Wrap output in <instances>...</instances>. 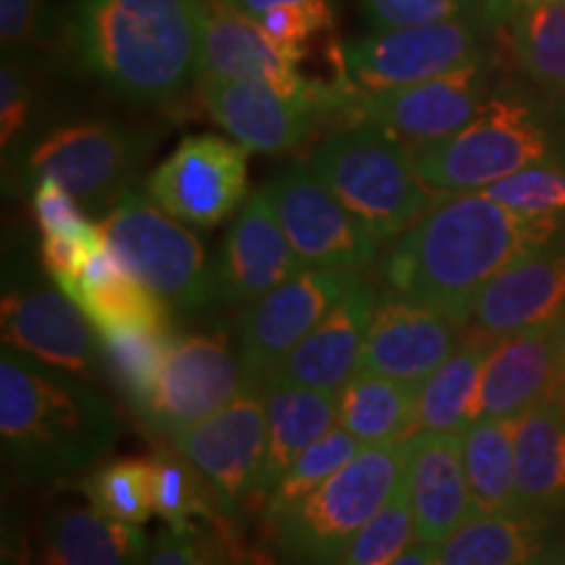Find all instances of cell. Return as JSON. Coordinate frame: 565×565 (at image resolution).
Segmentation results:
<instances>
[{"instance_id":"2","label":"cell","mask_w":565,"mask_h":565,"mask_svg":"<svg viewBox=\"0 0 565 565\" xmlns=\"http://www.w3.org/2000/svg\"><path fill=\"white\" fill-rule=\"evenodd\" d=\"M68 40L118 97L166 105L200 79L202 0H74Z\"/></svg>"},{"instance_id":"1","label":"cell","mask_w":565,"mask_h":565,"mask_svg":"<svg viewBox=\"0 0 565 565\" xmlns=\"http://www.w3.org/2000/svg\"><path fill=\"white\" fill-rule=\"evenodd\" d=\"M565 231V217H534L482 192L445 194L412 228L387 242L377 278L398 299L469 324L482 286Z\"/></svg>"},{"instance_id":"13","label":"cell","mask_w":565,"mask_h":565,"mask_svg":"<svg viewBox=\"0 0 565 565\" xmlns=\"http://www.w3.org/2000/svg\"><path fill=\"white\" fill-rule=\"evenodd\" d=\"M145 192L192 228H215L249 200V150L221 134H192L147 175Z\"/></svg>"},{"instance_id":"54","label":"cell","mask_w":565,"mask_h":565,"mask_svg":"<svg viewBox=\"0 0 565 565\" xmlns=\"http://www.w3.org/2000/svg\"><path fill=\"white\" fill-rule=\"evenodd\" d=\"M563 100H565V95H563Z\"/></svg>"},{"instance_id":"52","label":"cell","mask_w":565,"mask_h":565,"mask_svg":"<svg viewBox=\"0 0 565 565\" xmlns=\"http://www.w3.org/2000/svg\"><path fill=\"white\" fill-rule=\"evenodd\" d=\"M557 395H561V401L565 404V387H561V393H557Z\"/></svg>"},{"instance_id":"14","label":"cell","mask_w":565,"mask_h":565,"mask_svg":"<svg viewBox=\"0 0 565 565\" xmlns=\"http://www.w3.org/2000/svg\"><path fill=\"white\" fill-rule=\"evenodd\" d=\"M303 58L275 42L257 21L228 0H202L200 79L196 82H267L288 95L333 100L349 110L353 89L345 82L320 84L301 74Z\"/></svg>"},{"instance_id":"34","label":"cell","mask_w":565,"mask_h":565,"mask_svg":"<svg viewBox=\"0 0 565 565\" xmlns=\"http://www.w3.org/2000/svg\"><path fill=\"white\" fill-rule=\"evenodd\" d=\"M519 66L547 95H565V0L534 6L508 21Z\"/></svg>"},{"instance_id":"6","label":"cell","mask_w":565,"mask_h":565,"mask_svg":"<svg viewBox=\"0 0 565 565\" xmlns=\"http://www.w3.org/2000/svg\"><path fill=\"white\" fill-rule=\"evenodd\" d=\"M412 152L422 181L437 194L482 192L515 171L557 160L547 121L519 95H490L463 129Z\"/></svg>"},{"instance_id":"29","label":"cell","mask_w":565,"mask_h":565,"mask_svg":"<svg viewBox=\"0 0 565 565\" xmlns=\"http://www.w3.org/2000/svg\"><path fill=\"white\" fill-rule=\"evenodd\" d=\"M550 519L508 508L479 511L440 545V565H524L547 550Z\"/></svg>"},{"instance_id":"5","label":"cell","mask_w":565,"mask_h":565,"mask_svg":"<svg viewBox=\"0 0 565 565\" xmlns=\"http://www.w3.org/2000/svg\"><path fill=\"white\" fill-rule=\"evenodd\" d=\"M412 440V437H408ZM408 440L362 448L333 479L270 524L282 565H338L353 536L374 519L404 479Z\"/></svg>"},{"instance_id":"10","label":"cell","mask_w":565,"mask_h":565,"mask_svg":"<svg viewBox=\"0 0 565 565\" xmlns=\"http://www.w3.org/2000/svg\"><path fill=\"white\" fill-rule=\"evenodd\" d=\"M482 34L475 19L372 30L341 47V82L372 95L408 87L454 71L482 55Z\"/></svg>"},{"instance_id":"44","label":"cell","mask_w":565,"mask_h":565,"mask_svg":"<svg viewBox=\"0 0 565 565\" xmlns=\"http://www.w3.org/2000/svg\"><path fill=\"white\" fill-rule=\"evenodd\" d=\"M47 0H0V42L6 53L34 45L45 21Z\"/></svg>"},{"instance_id":"7","label":"cell","mask_w":565,"mask_h":565,"mask_svg":"<svg viewBox=\"0 0 565 565\" xmlns=\"http://www.w3.org/2000/svg\"><path fill=\"white\" fill-rule=\"evenodd\" d=\"M100 228L126 270L175 312H202L217 301L215 265L192 225L168 215L147 192L126 189Z\"/></svg>"},{"instance_id":"27","label":"cell","mask_w":565,"mask_h":565,"mask_svg":"<svg viewBox=\"0 0 565 565\" xmlns=\"http://www.w3.org/2000/svg\"><path fill=\"white\" fill-rule=\"evenodd\" d=\"M267 414V445L263 477H259L254 500H267L280 477L303 450L338 424L335 393L309 391L265 380L263 383Z\"/></svg>"},{"instance_id":"21","label":"cell","mask_w":565,"mask_h":565,"mask_svg":"<svg viewBox=\"0 0 565 565\" xmlns=\"http://www.w3.org/2000/svg\"><path fill=\"white\" fill-rule=\"evenodd\" d=\"M463 322L385 294L374 307L362 370L419 387L461 345Z\"/></svg>"},{"instance_id":"41","label":"cell","mask_w":565,"mask_h":565,"mask_svg":"<svg viewBox=\"0 0 565 565\" xmlns=\"http://www.w3.org/2000/svg\"><path fill=\"white\" fill-rule=\"evenodd\" d=\"M26 189H30L32 215L40 236H84L100 228V223L89 221L87 207L55 179L42 175Z\"/></svg>"},{"instance_id":"45","label":"cell","mask_w":565,"mask_h":565,"mask_svg":"<svg viewBox=\"0 0 565 565\" xmlns=\"http://www.w3.org/2000/svg\"><path fill=\"white\" fill-rule=\"evenodd\" d=\"M141 565H221L196 542L194 532L168 529L158 534Z\"/></svg>"},{"instance_id":"3","label":"cell","mask_w":565,"mask_h":565,"mask_svg":"<svg viewBox=\"0 0 565 565\" xmlns=\"http://www.w3.org/2000/svg\"><path fill=\"white\" fill-rule=\"evenodd\" d=\"M113 406L76 374L11 345L0 351V443L30 482H55L97 463L116 445Z\"/></svg>"},{"instance_id":"32","label":"cell","mask_w":565,"mask_h":565,"mask_svg":"<svg viewBox=\"0 0 565 565\" xmlns=\"http://www.w3.org/2000/svg\"><path fill=\"white\" fill-rule=\"evenodd\" d=\"M515 429L519 419L482 416L461 433L463 469L477 511L515 508Z\"/></svg>"},{"instance_id":"15","label":"cell","mask_w":565,"mask_h":565,"mask_svg":"<svg viewBox=\"0 0 565 565\" xmlns=\"http://www.w3.org/2000/svg\"><path fill=\"white\" fill-rule=\"evenodd\" d=\"M490 100V63L484 53L454 71L408 87L353 92L349 113L353 121L380 126L412 150L448 139L463 129Z\"/></svg>"},{"instance_id":"50","label":"cell","mask_w":565,"mask_h":565,"mask_svg":"<svg viewBox=\"0 0 565 565\" xmlns=\"http://www.w3.org/2000/svg\"><path fill=\"white\" fill-rule=\"evenodd\" d=\"M540 565H565V540L547 545V550L540 557Z\"/></svg>"},{"instance_id":"19","label":"cell","mask_w":565,"mask_h":565,"mask_svg":"<svg viewBox=\"0 0 565 565\" xmlns=\"http://www.w3.org/2000/svg\"><path fill=\"white\" fill-rule=\"evenodd\" d=\"M563 309L565 231L487 280L471 303L469 324L479 335L498 341L555 322Z\"/></svg>"},{"instance_id":"42","label":"cell","mask_w":565,"mask_h":565,"mask_svg":"<svg viewBox=\"0 0 565 565\" xmlns=\"http://www.w3.org/2000/svg\"><path fill=\"white\" fill-rule=\"evenodd\" d=\"M34 116L32 74L17 58H3L0 66V147L9 158L21 150Z\"/></svg>"},{"instance_id":"46","label":"cell","mask_w":565,"mask_h":565,"mask_svg":"<svg viewBox=\"0 0 565 565\" xmlns=\"http://www.w3.org/2000/svg\"><path fill=\"white\" fill-rule=\"evenodd\" d=\"M542 3H553V0H484L479 19H482L484 24L505 26L508 21L519 17L521 11L534 9V6H542Z\"/></svg>"},{"instance_id":"43","label":"cell","mask_w":565,"mask_h":565,"mask_svg":"<svg viewBox=\"0 0 565 565\" xmlns=\"http://www.w3.org/2000/svg\"><path fill=\"white\" fill-rule=\"evenodd\" d=\"M105 242L103 228L84 233V236H42L40 242V263L45 275L66 288L79 278L92 254L100 249Z\"/></svg>"},{"instance_id":"37","label":"cell","mask_w":565,"mask_h":565,"mask_svg":"<svg viewBox=\"0 0 565 565\" xmlns=\"http://www.w3.org/2000/svg\"><path fill=\"white\" fill-rule=\"evenodd\" d=\"M82 492L89 505L126 524L141 526L154 515L147 458H116L97 466L82 482Z\"/></svg>"},{"instance_id":"35","label":"cell","mask_w":565,"mask_h":565,"mask_svg":"<svg viewBox=\"0 0 565 565\" xmlns=\"http://www.w3.org/2000/svg\"><path fill=\"white\" fill-rule=\"evenodd\" d=\"M100 335L108 374L139 416L150 404L154 385H158L162 362H166L173 341V330L118 328L105 330Z\"/></svg>"},{"instance_id":"36","label":"cell","mask_w":565,"mask_h":565,"mask_svg":"<svg viewBox=\"0 0 565 565\" xmlns=\"http://www.w3.org/2000/svg\"><path fill=\"white\" fill-rule=\"evenodd\" d=\"M362 448L364 445L359 443L356 437L335 424L328 435L315 440L299 458H296L291 469L280 477L275 490L267 494V521L278 519V515L286 513L288 508H294L296 503H301L303 498H309L315 490H320V487L328 482V479H333Z\"/></svg>"},{"instance_id":"22","label":"cell","mask_w":565,"mask_h":565,"mask_svg":"<svg viewBox=\"0 0 565 565\" xmlns=\"http://www.w3.org/2000/svg\"><path fill=\"white\" fill-rule=\"evenodd\" d=\"M377 307L374 288L359 275L351 291L322 317V322L296 343L265 380L309 387V391L338 393L362 370L366 333Z\"/></svg>"},{"instance_id":"18","label":"cell","mask_w":565,"mask_h":565,"mask_svg":"<svg viewBox=\"0 0 565 565\" xmlns=\"http://www.w3.org/2000/svg\"><path fill=\"white\" fill-rule=\"evenodd\" d=\"M204 110L225 137L259 154H282L307 145L333 100L288 95L267 82H202Z\"/></svg>"},{"instance_id":"11","label":"cell","mask_w":565,"mask_h":565,"mask_svg":"<svg viewBox=\"0 0 565 565\" xmlns=\"http://www.w3.org/2000/svg\"><path fill=\"white\" fill-rule=\"evenodd\" d=\"M249 385L242 353L223 333H173L158 385L139 419L171 440L233 404Z\"/></svg>"},{"instance_id":"49","label":"cell","mask_w":565,"mask_h":565,"mask_svg":"<svg viewBox=\"0 0 565 565\" xmlns=\"http://www.w3.org/2000/svg\"><path fill=\"white\" fill-rule=\"evenodd\" d=\"M555 345H557V370H561V387H565V309L555 320Z\"/></svg>"},{"instance_id":"17","label":"cell","mask_w":565,"mask_h":565,"mask_svg":"<svg viewBox=\"0 0 565 565\" xmlns=\"http://www.w3.org/2000/svg\"><path fill=\"white\" fill-rule=\"evenodd\" d=\"M359 273L301 267L263 299L244 307L238 353L252 383L263 385L282 356L301 343L322 317L351 291Z\"/></svg>"},{"instance_id":"39","label":"cell","mask_w":565,"mask_h":565,"mask_svg":"<svg viewBox=\"0 0 565 565\" xmlns=\"http://www.w3.org/2000/svg\"><path fill=\"white\" fill-rule=\"evenodd\" d=\"M490 200L534 217H565V168L561 162H536L482 189Z\"/></svg>"},{"instance_id":"8","label":"cell","mask_w":565,"mask_h":565,"mask_svg":"<svg viewBox=\"0 0 565 565\" xmlns=\"http://www.w3.org/2000/svg\"><path fill=\"white\" fill-rule=\"evenodd\" d=\"M154 147V134L113 121H74L55 126L21 147L17 160L21 181L55 179L87 212H108Z\"/></svg>"},{"instance_id":"4","label":"cell","mask_w":565,"mask_h":565,"mask_svg":"<svg viewBox=\"0 0 565 565\" xmlns=\"http://www.w3.org/2000/svg\"><path fill=\"white\" fill-rule=\"evenodd\" d=\"M307 162L380 244L412 228L445 196L422 181L412 147L364 121L324 137Z\"/></svg>"},{"instance_id":"9","label":"cell","mask_w":565,"mask_h":565,"mask_svg":"<svg viewBox=\"0 0 565 565\" xmlns=\"http://www.w3.org/2000/svg\"><path fill=\"white\" fill-rule=\"evenodd\" d=\"M0 328L3 343L26 356L76 377L108 374L100 330L51 275L6 273Z\"/></svg>"},{"instance_id":"38","label":"cell","mask_w":565,"mask_h":565,"mask_svg":"<svg viewBox=\"0 0 565 565\" xmlns=\"http://www.w3.org/2000/svg\"><path fill=\"white\" fill-rule=\"evenodd\" d=\"M412 542H416V529L404 471V479L395 487L391 500L353 536L351 547L338 565H393Z\"/></svg>"},{"instance_id":"23","label":"cell","mask_w":565,"mask_h":565,"mask_svg":"<svg viewBox=\"0 0 565 565\" xmlns=\"http://www.w3.org/2000/svg\"><path fill=\"white\" fill-rule=\"evenodd\" d=\"M406 484L416 542L443 545L466 519L479 513L463 469L461 433H416L408 440Z\"/></svg>"},{"instance_id":"48","label":"cell","mask_w":565,"mask_h":565,"mask_svg":"<svg viewBox=\"0 0 565 565\" xmlns=\"http://www.w3.org/2000/svg\"><path fill=\"white\" fill-rule=\"evenodd\" d=\"M393 565H440V545H429V542H414L401 553Z\"/></svg>"},{"instance_id":"24","label":"cell","mask_w":565,"mask_h":565,"mask_svg":"<svg viewBox=\"0 0 565 565\" xmlns=\"http://www.w3.org/2000/svg\"><path fill=\"white\" fill-rule=\"evenodd\" d=\"M561 393L555 322L498 338L492 343L479 385L477 419H519L529 408Z\"/></svg>"},{"instance_id":"12","label":"cell","mask_w":565,"mask_h":565,"mask_svg":"<svg viewBox=\"0 0 565 565\" xmlns=\"http://www.w3.org/2000/svg\"><path fill=\"white\" fill-rule=\"evenodd\" d=\"M275 215L303 267L362 273L377 265L380 244L309 162H294L265 186Z\"/></svg>"},{"instance_id":"31","label":"cell","mask_w":565,"mask_h":565,"mask_svg":"<svg viewBox=\"0 0 565 565\" xmlns=\"http://www.w3.org/2000/svg\"><path fill=\"white\" fill-rule=\"evenodd\" d=\"M419 387L359 370L335 393L338 427L356 437L364 448L414 437V412Z\"/></svg>"},{"instance_id":"53","label":"cell","mask_w":565,"mask_h":565,"mask_svg":"<svg viewBox=\"0 0 565 565\" xmlns=\"http://www.w3.org/2000/svg\"><path fill=\"white\" fill-rule=\"evenodd\" d=\"M242 565H263V563H254V561H246V563H242Z\"/></svg>"},{"instance_id":"40","label":"cell","mask_w":565,"mask_h":565,"mask_svg":"<svg viewBox=\"0 0 565 565\" xmlns=\"http://www.w3.org/2000/svg\"><path fill=\"white\" fill-rule=\"evenodd\" d=\"M484 0H359L372 30L437 24L482 13Z\"/></svg>"},{"instance_id":"51","label":"cell","mask_w":565,"mask_h":565,"mask_svg":"<svg viewBox=\"0 0 565 565\" xmlns=\"http://www.w3.org/2000/svg\"><path fill=\"white\" fill-rule=\"evenodd\" d=\"M542 557V555H540ZM540 557H534V561H529V563H524V565H540Z\"/></svg>"},{"instance_id":"26","label":"cell","mask_w":565,"mask_h":565,"mask_svg":"<svg viewBox=\"0 0 565 565\" xmlns=\"http://www.w3.org/2000/svg\"><path fill=\"white\" fill-rule=\"evenodd\" d=\"M515 508L550 521L565 513V404L561 395L519 416Z\"/></svg>"},{"instance_id":"30","label":"cell","mask_w":565,"mask_h":565,"mask_svg":"<svg viewBox=\"0 0 565 565\" xmlns=\"http://www.w3.org/2000/svg\"><path fill=\"white\" fill-rule=\"evenodd\" d=\"M492 338L475 335L463 341L416 393V433H463L477 419L479 385Z\"/></svg>"},{"instance_id":"20","label":"cell","mask_w":565,"mask_h":565,"mask_svg":"<svg viewBox=\"0 0 565 565\" xmlns=\"http://www.w3.org/2000/svg\"><path fill=\"white\" fill-rule=\"evenodd\" d=\"M286 231L275 215L265 189L249 194L242 212L225 233L215 263L217 301L228 307H249L282 280L301 270Z\"/></svg>"},{"instance_id":"33","label":"cell","mask_w":565,"mask_h":565,"mask_svg":"<svg viewBox=\"0 0 565 565\" xmlns=\"http://www.w3.org/2000/svg\"><path fill=\"white\" fill-rule=\"evenodd\" d=\"M147 463H150L152 511L166 521L168 529L194 532L196 521L210 519L212 511H221L202 471L173 445L154 450L152 456H147Z\"/></svg>"},{"instance_id":"47","label":"cell","mask_w":565,"mask_h":565,"mask_svg":"<svg viewBox=\"0 0 565 565\" xmlns=\"http://www.w3.org/2000/svg\"><path fill=\"white\" fill-rule=\"evenodd\" d=\"M236 11L257 21L263 13L282 6H317V9H335V0H228Z\"/></svg>"},{"instance_id":"25","label":"cell","mask_w":565,"mask_h":565,"mask_svg":"<svg viewBox=\"0 0 565 565\" xmlns=\"http://www.w3.org/2000/svg\"><path fill=\"white\" fill-rule=\"evenodd\" d=\"M150 550L139 524L95 505H55L40 529L38 565H141Z\"/></svg>"},{"instance_id":"16","label":"cell","mask_w":565,"mask_h":565,"mask_svg":"<svg viewBox=\"0 0 565 565\" xmlns=\"http://www.w3.org/2000/svg\"><path fill=\"white\" fill-rule=\"evenodd\" d=\"M171 445L202 471L217 508L236 513L257 494L263 477L267 445L263 385L252 383L233 404L171 437Z\"/></svg>"},{"instance_id":"28","label":"cell","mask_w":565,"mask_h":565,"mask_svg":"<svg viewBox=\"0 0 565 565\" xmlns=\"http://www.w3.org/2000/svg\"><path fill=\"white\" fill-rule=\"evenodd\" d=\"M66 294L89 315L100 333L118 328H171L173 309L126 270L108 242L92 254L87 267L66 288Z\"/></svg>"}]
</instances>
